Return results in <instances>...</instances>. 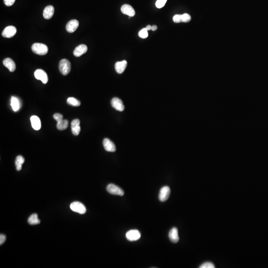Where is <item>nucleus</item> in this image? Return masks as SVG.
Masks as SVG:
<instances>
[{
	"label": "nucleus",
	"mask_w": 268,
	"mask_h": 268,
	"mask_svg": "<svg viewBox=\"0 0 268 268\" xmlns=\"http://www.w3.org/2000/svg\"><path fill=\"white\" fill-rule=\"evenodd\" d=\"M31 49L35 54L39 55H45L48 53V48L45 44L35 43L32 45Z\"/></svg>",
	"instance_id": "nucleus-1"
},
{
	"label": "nucleus",
	"mask_w": 268,
	"mask_h": 268,
	"mask_svg": "<svg viewBox=\"0 0 268 268\" xmlns=\"http://www.w3.org/2000/svg\"><path fill=\"white\" fill-rule=\"evenodd\" d=\"M59 68L60 70V73L64 76H66L69 74L71 71V63L68 60L64 59L61 60L59 63Z\"/></svg>",
	"instance_id": "nucleus-2"
},
{
	"label": "nucleus",
	"mask_w": 268,
	"mask_h": 268,
	"mask_svg": "<svg viewBox=\"0 0 268 268\" xmlns=\"http://www.w3.org/2000/svg\"><path fill=\"white\" fill-rule=\"evenodd\" d=\"M106 190L109 193L112 195L120 196L124 195V192L123 190L120 188L119 187L113 184H109L107 186Z\"/></svg>",
	"instance_id": "nucleus-3"
},
{
	"label": "nucleus",
	"mask_w": 268,
	"mask_h": 268,
	"mask_svg": "<svg viewBox=\"0 0 268 268\" xmlns=\"http://www.w3.org/2000/svg\"><path fill=\"white\" fill-rule=\"evenodd\" d=\"M70 208L73 211L80 214H84L86 211V208L84 205L79 202H72L70 205Z\"/></svg>",
	"instance_id": "nucleus-4"
},
{
	"label": "nucleus",
	"mask_w": 268,
	"mask_h": 268,
	"mask_svg": "<svg viewBox=\"0 0 268 268\" xmlns=\"http://www.w3.org/2000/svg\"><path fill=\"white\" fill-rule=\"evenodd\" d=\"M170 194V189L168 186H164L161 188L159 193V199L160 202L167 201Z\"/></svg>",
	"instance_id": "nucleus-5"
},
{
	"label": "nucleus",
	"mask_w": 268,
	"mask_h": 268,
	"mask_svg": "<svg viewBox=\"0 0 268 268\" xmlns=\"http://www.w3.org/2000/svg\"><path fill=\"white\" fill-rule=\"evenodd\" d=\"M141 236L140 232L137 229H132L127 232L126 234V237L127 240L130 241H135L138 240Z\"/></svg>",
	"instance_id": "nucleus-6"
},
{
	"label": "nucleus",
	"mask_w": 268,
	"mask_h": 268,
	"mask_svg": "<svg viewBox=\"0 0 268 268\" xmlns=\"http://www.w3.org/2000/svg\"><path fill=\"white\" fill-rule=\"evenodd\" d=\"M34 76L37 80H41L44 84L47 83L48 77L46 73L42 69H37L34 72Z\"/></svg>",
	"instance_id": "nucleus-7"
},
{
	"label": "nucleus",
	"mask_w": 268,
	"mask_h": 268,
	"mask_svg": "<svg viewBox=\"0 0 268 268\" xmlns=\"http://www.w3.org/2000/svg\"><path fill=\"white\" fill-rule=\"evenodd\" d=\"M16 29L15 26H8L4 28L1 35L6 38H11L16 34Z\"/></svg>",
	"instance_id": "nucleus-8"
},
{
	"label": "nucleus",
	"mask_w": 268,
	"mask_h": 268,
	"mask_svg": "<svg viewBox=\"0 0 268 268\" xmlns=\"http://www.w3.org/2000/svg\"><path fill=\"white\" fill-rule=\"evenodd\" d=\"M111 104L114 109L119 111H124L125 106L122 101L119 98H114L111 100Z\"/></svg>",
	"instance_id": "nucleus-9"
},
{
	"label": "nucleus",
	"mask_w": 268,
	"mask_h": 268,
	"mask_svg": "<svg viewBox=\"0 0 268 268\" xmlns=\"http://www.w3.org/2000/svg\"><path fill=\"white\" fill-rule=\"evenodd\" d=\"M79 21L76 19H73L68 22L66 25V30L69 33H73L79 27Z\"/></svg>",
	"instance_id": "nucleus-10"
},
{
	"label": "nucleus",
	"mask_w": 268,
	"mask_h": 268,
	"mask_svg": "<svg viewBox=\"0 0 268 268\" xmlns=\"http://www.w3.org/2000/svg\"><path fill=\"white\" fill-rule=\"evenodd\" d=\"M104 148L107 152H114L116 151V147L111 140L109 138H105L103 141Z\"/></svg>",
	"instance_id": "nucleus-11"
},
{
	"label": "nucleus",
	"mask_w": 268,
	"mask_h": 268,
	"mask_svg": "<svg viewBox=\"0 0 268 268\" xmlns=\"http://www.w3.org/2000/svg\"><path fill=\"white\" fill-rule=\"evenodd\" d=\"M71 132L74 135H79L80 133V121L78 119H74L71 122Z\"/></svg>",
	"instance_id": "nucleus-12"
},
{
	"label": "nucleus",
	"mask_w": 268,
	"mask_h": 268,
	"mask_svg": "<svg viewBox=\"0 0 268 268\" xmlns=\"http://www.w3.org/2000/svg\"><path fill=\"white\" fill-rule=\"evenodd\" d=\"M88 51V47L85 44H80L77 46L73 52L74 56L79 57L85 54Z\"/></svg>",
	"instance_id": "nucleus-13"
},
{
	"label": "nucleus",
	"mask_w": 268,
	"mask_h": 268,
	"mask_svg": "<svg viewBox=\"0 0 268 268\" xmlns=\"http://www.w3.org/2000/svg\"><path fill=\"white\" fill-rule=\"evenodd\" d=\"M121 12L124 15H127L130 17H133L135 15V11L133 7L129 4H125L122 6L121 8Z\"/></svg>",
	"instance_id": "nucleus-14"
},
{
	"label": "nucleus",
	"mask_w": 268,
	"mask_h": 268,
	"mask_svg": "<svg viewBox=\"0 0 268 268\" xmlns=\"http://www.w3.org/2000/svg\"><path fill=\"white\" fill-rule=\"evenodd\" d=\"M168 236L170 240L174 243H176L179 241L178 229L176 227H173L169 232Z\"/></svg>",
	"instance_id": "nucleus-15"
},
{
	"label": "nucleus",
	"mask_w": 268,
	"mask_h": 268,
	"mask_svg": "<svg viewBox=\"0 0 268 268\" xmlns=\"http://www.w3.org/2000/svg\"><path fill=\"white\" fill-rule=\"evenodd\" d=\"M3 65L6 68H7L10 72H13L15 71L16 68V66L15 62L13 61L12 59L10 58H7L4 60Z\"/></svg>",
	"instance_id": "nucleus-16"
},
{
	"label": "nucleus",
	"mask_w": 268,
	"mask_h": 268,
	"mask_svg": "<svg viewBox=\"0 0 268 268\" xmlns=\"http://www.w3.org/2000/svg\"><path fill=\"white\" fill-rule=\"evenodd\" d=\"M10 105L13 111L16 112L19 111L21 108L22 104L21 101L18 98H16L15 96H12L10 100Z\"/></svg>",
	"instance_id": "nucleus-17"
},
{
	"label": "nucleus",
	"mask_w": 268,
	"mask_h": 268,
	"mask_svg": "<svg viewBox=\"0 0 268 268\" xmlns=\"http://www.w3.org/2000/svg\"><path fill=\"white\" fill-rule=\"evenodd\" d=\"M54 13V7L53 6L49 5L47 6L43 10V15L44 19H51Z\"/></svg>",
	"instance_id": "nucleus-18"
},
{
	"label": "nucleus",
	"mask_w": 268,
	"mask_h": 268,
	"mask_svg": "<svg viewBox=\"0 0 268 268\" xmlns=\"http://www.w3.org/2000/svg\"><path fill=\"white\" fill-rule=\"evenodd\" d=\"M127 62L125 60L116 62L115 65V68L117 73L120 74L123 73L127 67Z\"/></svg>",
	"instance_id": "nucleus-19"
},
{
	"label": "nucleus",
	"mask_w": 268,
	"mask_h": 268,
	"mask_svg": "<svg viewBox=\"0 0 268 268\" xmlns=\"http://www.w3.org/2000/svg\"><path fill=\"white\" fill-rule=\"evenodd\" d=\"M31 124L33 128L35 130H39L41 128V121L39 118L37 116H32L31 118Z\"/></svg>",
	"instance_id": "nucleus-20"
},
{
	"label": "nucleus",
	"mask_w": 268,
	"mask_h": 268,
	"mask_svg": "<svg viewBox=\"0 0 268 268\" xmlns=\"http://www.w3.org/2000/svg\"><path fill=\"white\" fill-rule=\"evenodd\" d=\"M25 159L22 156H17L15 161V165L16 166V170L20 171L22 168V165L25 162Z\"/></svg>",
	"instance_id": "nucleus-21"
},
{
	"label": "nucleus",
	"mask_w": 268,
	"mask_h": 268,
	"mask_svg": "<svg viewBox=\"0 0 268 268\" xmlns=\"http://www.w3.org/2000/svg\"><path fill=\"white\" fill-rule=\"evenodd\" d=\"M68 122L67 120L63 119L57 122V128L60 131L66 130L68 127Z\"/></svg>",
	"instance_id": "nucleus-22"
},
{
	"label": "nucleus",
	"mask_w": 268,
	"mask_h": 268,
	"mask_svg": "<svg viewBox=\"0 0 268 268\" xmlns=\"http://www.w3.org/2000/svg\"><path fill=\"white\" fill-rule=\"evenodd\" d=\"M28 223L31 225H36L40 223V221L38 219L37 214H32L28 219Z\"/></svg>",
	"instance_id": "nucleus-23"
},
{
	"label": "nucleus",
	"mask_w": 268,
	"mask_h": 268,
	"mask_svg": "<svg viewBox=\"0 0 268 268\" xmlns=\"http://www.w3.org/2000/svg\"><path fill=\"white\" fill-rule=\"evenodd\" d=\"M67 103L73 106H79L80 105V101L74 98H68L67 99Z\"/></svg>",
	"instance_id": "nucleus-24"
},
{
	"label": "nucleus",
	"mask_w": 268,
	"mask_h": 268,
	"mask_svg": "<svg viewBox=\"0 0 268 268\" xmlns=\"http://www.w3.org/2000/svg\"><path fill=\"white\" fill-rule=\"evenodd\" d=\"M138 36L142 38H146L148 36V32L147 31L145 28H143L138 32Z\"/></svg>",
	"instance_id": "nucleus-25"
},
{
	"label": "nucleus",
	"mask_w": 268,
	"mask_h": 268,
	"mask_svg": "<svg viewBox=\"0 0 268 268\" xmlns=\"http://www.w3.org/2000/svg\"><path fill=\"white\" fill-rule=\"evenodd\" d=\"M166 1H167V0H157V1L156 3V7L159 9H160V8L163 7L166 4Z\"/></svg>",
	"instance_id": "nucleus-26"
},
{
	"label": "nucleus",
	"mask_w": 268,
	"mask_h": 268,
	"mask_svg": "<svg viewBox=\"0 0 268 268\" xmlns=\"http://www.w3.org/2000/svg\"><path fill=\"white\" fill-rule=\"evenodd\" d=\"M191 16L188 13H184L182 15V22H187L191 21Z\"/></svg>",
	"instance_id": "nucleus-27"
},
{
	"label": "nucleus",
	"mask_w": 268,
	"mask_h": 268,
	"mask_svg": "<svg viewBox=\"0 0 268 268\" xmlns=\"http://www.w3.org/2000/svg\"><path fill=\"white\" fill-rule=\"evenodd\" d=\"M200 268H214V264L211 262H205L202 264L200 267Z\"/></svg>",
	"instance_id": "nucleus-28"
},
{
	"label": "nucleus",
	"mask_w": 268,
	"mask_h": 268,
	"mask_svg": "<svg viewBox=\"0 0 268 268\" xmlns=\"http://www.w3.org/2000/svg\"><path fill=\"white\" fill-rule=\"evenodd\" d=\"M173 21L175 23L182 22V15H176L173 18Z\"/></svg>",
	"instance_id": "nucleus-29"
},
{
	"label": "nucleus",
	"mask_w": 268,
	"mask_h": 268,
	"mask_svg": "<svg viewBox=\"0 0 268 268\" xmlns=\"http://www.w3.org/2000/svg\"><path fill=\"white\" fill-rule=\"evenodd\" d=\"M53 118L57 122L61 121L63 119V115L60 113H55L53 115Z\"/></svg>",
	"instance_id": "nucleus-30"
},
{
	"label": "nucleus",
	"mask_w": 268,
	"mask_h": 268,
	"mask_svg": "<svg viewBox=\"0 0 268 268\" xmlns=\"http://www.w3.org/2000/svg\"><path fill=\"white\" fill-rule=\"evenodd\" d=\"M16 0H4V4L6 6L10 7L13 5L15 3Z\"/></svg>",
	"instance_id": "nucleus-31"
},
{
	"label": "nucleus",
	"mask_w": 268,
	"mask_h": 268,
	"mask_svg": "<svg viewBox=\"0 0 268 268\" xmlns=\"http://www.w3.org/2000/svg\"><path fill=\"white\" fill-rule=\"evenodd\" d=\"M6 240V236L4 234H1L0 235V244L1 245L4 244Z\"/></svg>",
	"instance_id": "nucleus-32"
},
{
	"label": "nucleus",
	"mask_w": 268,
	"mask_h": 268,
	"mask_svg": "<svg viewBox=\"0 0 268 268\" xmlns=\"http://www.w3.org/2000/svg\"><path fill=\"white\" fill-rule=\"evenodd\" d=\"M146 29H147V31L152 30V26H150V25H147V27H146Z\"/></svg>",
	"instance_id": "nucleus-33"
},
{
	"label": "nucleus",
	"mask_w": 268,
	"mask_h": 268,
	"mask_svg": "<svg viewBox=\"0 0 268 268\" xmlns=\"http://www.w3.org/2000/svg\"><path fill=\"white\" fill-rule=\"evenodd\" d=\"M157 27L156 25H153L152 26V30L153 31H156L157 29Z\"/></svg>",
	"instance_id": "nucleus-34"
}]
</instances>
